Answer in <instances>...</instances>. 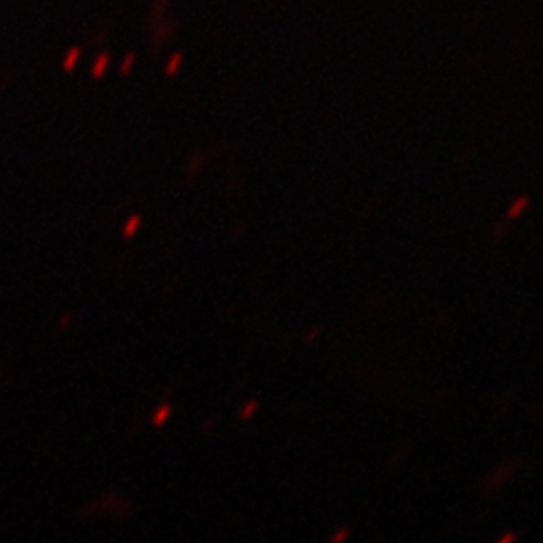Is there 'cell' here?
Instances as JSON below:
<instances>
[{"instance_id": "5b68a950", "label": "cell", "mask_w": 543, "mask_h": 543, "mask_svg": "<svg viewBox=\"0 0 543 543\" xmlns=\"http://www.w3.org/2000/svg\"><path fill=\"white\" fill-rule=\"evenodd\" d=\"M318 334H320V328H314V330L308 334V338H306V340H308V342H312V338H316Z\"/></svg>"}, {"instance_id": "6da1fadb", "label": "cell", "mask_w": 543, "mask_h": 543, "mask_svg": "<svg viewBox=\"0 0 543 543\" xmlns=\"http://www.w3.org/2000/svg\"><path fill=\"white\" fill-rule=\"evenodd\" d=\"M515 471H517V463H515V461L501 463L499 467H495V469H493V471H491V473L485 477V481H483V489H485L487 493L501 489V487H503L507 481H511V479H513Z\"/></svg>"}, {"instance_id": "7a4b0ae2", "label": "cell", "mask_w": 543, "mask_h": 543, "mask_svg": "<svg viewBox=\"0 0 543 543\" xmlns=\"http://www.w3.org/2000/svg\"><path fill=\"white\" fill-rule=\"evenodd\" d=\"M348 537H350V529H348V527H338V529H334V531L330 533L328 541H330V543H346Z\"/></svg>"}, {"instance_id": "3957f363", "label": "cell", "mask_w": 543, "mask_h": 543, "mask_svg": "<svg viewBox=\"0 0 543 543\" xmlns=\"http://www.w3.org/2000/svg\"><path fill=\"white\" fill-rule=\"evenodd\" d=\"M525 208H527V197H519V200L513 204V208L509 210V217H517Z\"/></svg>"}, {"instance_id": "277c9868", "label": "cell", "mask_w": 543, "mask_h": 543, "mask_svg": "<svg viewBox=\"0 0 543 543\" xmlns=\"http://www.w3.org/2000/svg\"><path fill=\"white\" fill-rule=\"evenodd\" d=\"M495 543H517V533L515 531H505L495 539Z\"/></svg>"}]
</instances>
